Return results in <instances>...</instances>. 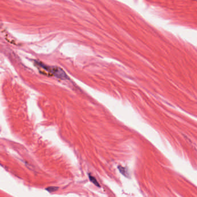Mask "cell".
I'll return each instance as SVG.
<instances>
[{
	"label": "cell",
	"instance_id": "1",
	"mask_svg": "<svg viewBox=\"0 0 197 197\" xmlns=\"http://www.w3.org/2000/svg\"><path fill=\"white\" fill-rule=\"evenodd\" d=\"M35 65L39 69L42 73H45L47 75H51L60 78L61 79H67L68 76L65 72L61 69L57 67L48 66L41 62L35 61L34 62Z\"/></svg>",
	"mask_w": 197,
	"mask_h": 197
},
{
	"label": "cell",
	"instance_id": "2",
	"mask_svg": "<svg viewBox=\"0 0 197 197\" xmlns=\"http://www.w3.org/2000/svg\"><path fill=\"white\" fill-rule=\"evenodd\" d=\"M89 177L90 180L94 184H95V186H98V187H100L99 183H98L97 180L95 179V178H94V176H91L90 174H89Z\"/></svg>",
	"mask_w": 197,
	"mask_h": 197
},
{
	"label": "cell",
	"instance_id": "3",
	"mask_svg": "<svg viewBox=\"0 0 197 197\" xmlns=\"http://www.w3.org/2000/svg\"><path fill=\"white\" fill-rule=\"evenodd\" d=\"M119 169L120 172L122 173V174H123L125 176H127L128 172H127V171H126V169L124 168H123V167H122L121 166H119Z\"/></svg>",
	"mask_w": 197,
	"mask_h": 197
},
{
	"label": "cell",
	"instance_id": "4",
	"mask_svg": "<svg viewBox=\"0 0 197 197\" xmlns=\"http://www.w3.org/2000/svg\"><path fill=\"white\" fill-rule=\"evenodd\" d=\"M58 188L57 187H50L46 189V190H48L50 192H54L55 191H57L58 190Z\"/></svg>",
	"mask_w": 197,
	"mask_h": 197
}]
</instances>
